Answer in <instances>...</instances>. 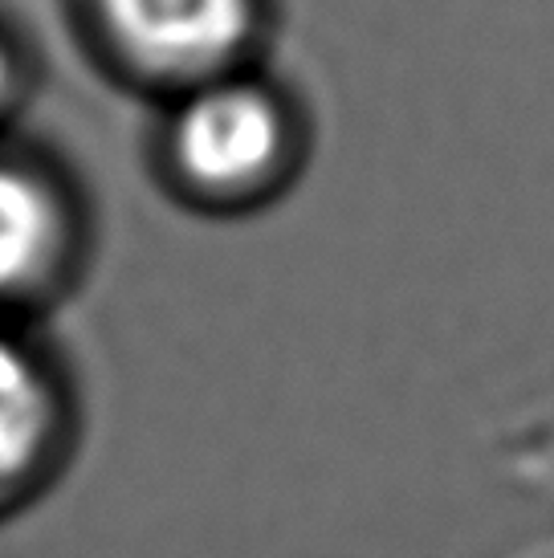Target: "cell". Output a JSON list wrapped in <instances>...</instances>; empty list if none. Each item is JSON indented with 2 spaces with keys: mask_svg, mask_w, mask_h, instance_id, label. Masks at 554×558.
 <instances>
[{
  "mask_svg": "<svg viewBox=\"0 0 554 558\" xmlns=\"http://www.w3.org/2000/svg\"><path fill=\"white\" fill-rule=\"evenodd\" d=\"M286 119L265 90L249 82H213L184 102L171 126V151L204 192H245L277 168Z\"/></svg>",
  "mask_w": 554,
  "mask_h": 558,
  "instance_id": "cell-1",
  "label": "cell"
},
{
  "mask_svg": "<svg viewBox=\"0 0 554 558\" xmlns=\"http://www.w3.org/2000/svg\"><path fill=\"white\" fill-rule=\"evenodd\" d=\"M94 9L131 62L168 78L213 74L253 33V0H94Z\"/></svg>",
  "mask_w": 554,
  "mask_h": 558,
  "instance_id": "cell-2",
  "label": "cell"
},
{
  "mask_svg": "<svg viewBox=\"0 0 554 558\" xmlns=\"http://www.w3.org/2000/svg\"><path fill=\"white\" fill-rule=\"evenodd\" d=\"M62 213L41 180L0 163V294L29 286L58 253Z\"/></svg>",
  "mask_w": 554,
  "mask_h": 558,
  "instance_id": "cell-3",
  "label": "cell"
},
{
  "mask_svg": "<svg viewBox=\"0 0 554 558\" xmlns=\"http://www.w3.org/2000/svg\"><path fill=\"white\" fill-rule=\"evenodd\" d=\"M49 433V391L16 342L0 339V489L25 477Z\"/></svg>",
  "mask_w": 554,
  "mask_h": 558,
  "instance_id": "cell-4",
  "label": "cell"
},
{
  "mask_svg": "<svg viewBox=\"0 0 554 558\" xmlns=\"http://www.w3.org/2000/svg\"><path fill=\"white\" fill-rule=\"evenodd\" d=\"M9 78H13V65H9V53H4V46H0V98H4V90H9Z\"/></svg>",
  "mask_w": 554,
  "mask_h": 558,
  "instance_id": "cell-5",
  "label": "cell"
}]
</instances>
